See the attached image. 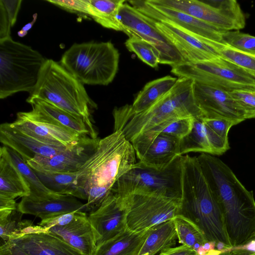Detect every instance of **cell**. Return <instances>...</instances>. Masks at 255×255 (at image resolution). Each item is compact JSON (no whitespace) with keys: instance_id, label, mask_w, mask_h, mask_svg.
<instances>
[{"instance_id":"obj_1","label":"cell","mask_w":255,"mask_h":255,"mask_svg":"<svg viewBox=\"0 0 255 255\" xmlns=\"http://www.w3.org/2000/svg\"><path fill=\"white\" fill-rule=\"evenodd\" d=\"M197 159L222 211L232 248L245 244L255 232L253 192L247 190L220 159L205 153Z\"/></svg>"},{"instance_id":"obj_2","label":"cell","mask_w":255,"mask_h":255,"mask_svg":"<svg viewBox=\"0 0 255 255\" xmlns=\"http://www.w3.org/2000/svg\"><path fill=\"white\" fill-rule=\"evenodd\" d=\"M180 213L195 223L208 242L232 245L220 207L203 173L197 157L182 155Z\"/></svg>"},{"instance_id":"obj_3","label":"cell","mask_w":255,"mask_h":255,"mask_svg":"<svg viewBox=\"0 0 255 255\" xmlns=\"http://www.w3.org/2000/svg\"><path fill=\"white\" fill-rule=\"evenodd\" d=\"M136 156L132 143L121 129L100 139L94 152L77 172L83 199L87 200L85 191L91 186L112 190L117 181L134 166Z\"/></svg>"},{"instance_id":"obj_4","label":"cell","mask_w":255,"mask_h":255,"mask_svg":"<svg viewBox=\"0 0 255 255\" xmlns=\"http://www.w3.org/2000/svg\"><path fill=\"white\" fill-rule=\"evenodd\" d=\"M28 98L49 102L83 119L96 132L91 114L97 109V105L89 97L84 84L59 62L46 59L36 85Z\"/></svg>"},{"instance_id":"obj_5","label":"cell","mask_w":255,"mask_h":255,"mask_svg":"<svg viewBox=\"0 0 255 255\" xmlns=\"http://www.w3.org/2000/svg\"><path fill=\"white\" fill-rule=\"evenodd\" d=\"M120 53L110 41L74 43L61 56L59 63L82 83L107 86L119 69Z\"/></svg>"},{"instance_id":"obj_6","label":"cell","mask_w":255,"mask_h":255,"mask_svg":"<svg viewBox=\"0 0 255 255\" xmlns=\"http://www.w3.org/2000/svg\"><path fill=\"white\" fill-rule=\"evenodd\" d=\"M194 81L178 78L172 89L144 111L133 115L121 130L131 142L138 135L169 120L191 117L203 119L193 93Z\"/></svg>"},{"instance_id":"obj_7","label":"cell","mask_w":255,"mask_h":255,"mask_svg":"<svg viewBox=\"0 0 255 255\" xmlns=\"http://www.w3.org/2000/svg\"><path fill=\"white\" fill-rule=\"evenodd\" d=\"M46 60L38 51L11 37L0 39V99L21 92L30 94Z\"/></svg>"},{"instance_id":"obj_8","label":"cell","mask_w":255,"mask_h":255,"mask_svg":"<svg viewBox=\"0 0 255 255\" xmlns=\"http://www.w3.org/2000/svg\"><path fill=\"white\" fill-rule=\"evenodd\" d=\"M182 184V155H180L162 169L137 162L117 181L112 191L119 196L141 192L181 200Z\"/></svg>"},{"instance_id":"obj_9","label":"cell","mask_w":255,"mask_h":255,"mask_svg":"<svg viewBox=\"0 0 255 255\" xmlns=\"http://www.w3.org/2000/svg\"><path fill=\"white\" fill-rule=\"evenodd\" d=\"M171 72L178 78L230 92L255 89V80L243 70L220 57L197 62H181L171 66Z\"/></svg>"},{"instance_id":"obj_10","label":"cell","mask_w":255,"mask_h":255,"mask_svg":"<svg viewBox=\"0 0 255 255\" xmlns=\"http://www.w3.org/2000/svg\"><path fill=\"white\" fill-rule=\"evenodd\" d=\"M121 197H124L128 208L127 229L132 231L149 229L180 213V200L141 192Z\"/></svg>"},{"instance_id":"obj_11","label":"cell","mask_w":255,"mask_h":255,"mask_svg":"<svg viewBox=\"0 0 255 255\" xmlns=\"http://www.w3.org/2000/svg\"><path fill=\"white\" fill-rule=\"evenodd\" d=\"M165 5L223 31L240 30L246 24L245 14L236 0H167Z\"/></svg>"},{"instance_id":"obj_12","label":"cell","mask_w":255,"mask_h":255,"mask_svg":"<svg viewBox=\"0 0 255 255\" xmlns=\"http://www.w3.org/2000/svg\"><path fill=\"white\" fill-rule=\"evenodd\" d=\"M118 18L122 32L129 37L135 36L146 41L158 50L160 64L171 67L183 62L177 50L156 27V21L152 18L127 3L121 7Z\"/></svg>"},{"instance_id":"obj_13","label":"cell","mask_w":255,"mask_h":255,"mask_svg":"<svg viewBox=\"0 0 255 255\" xmlns=\"http://www.w3.org/2000/svg\"><path fill=\"white\" fill-rule=\"evenodd\" d=\"M100 139L83 136L77 142L53 156H37L26 163L38 172H78L94 152Z\"/></svg>"},{"instance_id":"obj_14","label":"cell","mask_w":255,"mask_h":255,"mask_svg":"<svg viewBox=\"0 0 255 255\" xmlns=\"http://www.w3.org/2000/svg\"><path fill=\"white\" fill-rule=\"evenodd\" d=\"M12 126L35 139L51 145L70 146L83 136L32 111L20 112Z\"/></svg>"},{"instance_id":"obj_15","label":"cell","mask_w":255,"mask_h":255,"mask_svg":"<svg viewBox=\"0 0 255 255\" xmlns=\"http://www.w3.org/2000/svg\"><path fill=\"white\" fill-rule=\"evenodd\" d=\"M128 208L124 197L112 191L102 203L88 215L96 234L97 247L127 229Z\"/></svg>"},{"instance_id":"obj_16","label":"cell","mask_w":255,"mask_h":255,"mask_svg":"<svg viewBox=\"0 0 255 255\" xmlns=\"http://www.w3.org/2000/svg\"><path fill=\"white\" fill-rule=\"evenodd\" d=\"M193 93L203 119H226L237 125L246 120L229 92L194 81Z\"/></svg>"},{"instance_id":"obj_17","label":"cell","mask_w":255,"mask_h":255,"mask_svg":"<svg viewBox=\"0 0 255 255\" xmlns=\"http://www.w3.org/2000/svg\"><path fill=\"white\" fill-rule=\"evenodd\" d=\"M155 26L177 50L182 62H197L220 57L212 40L165 21H156Z\"/></svg>"},{"instance_id":"obj_18","label":"cell","mask_w":255,"mask_h":255,"mask_svg":"<svg viewBox=\"0 0 255 255\" xmlns=\"http://www.w3.org/2000/svg\"><path fill=\"white\" fill-rule=\"evenodd\" d=\"M133 7L156 21H165L207 39L221 42V30L186 13L145 0H128Z\"/></svg>"},{"instance_id":"obj_19","label":"cell","mask_w":255,"mask_h":255,"mask_svg":"<svg viewBox=\"0 0 255 255\" xmlns=\"http://www.w3.org/2000/svg\"><path fill=\"white\" fill-rule=\"evenodd\" d=\"M0 141L19 154L26 162L37 156H53L69 147L41 142L18 130L11 123L0 125Z\"/></svg>"},{"instance_id":"obj_20","label":"cell","mask_w":255,"mask_h":255,"mask_svg":"<svg viewBox=\"0 0 255 255\" xmlns=\"http://www.w3.org/2000/svg\"><path fill=\"white\" fill-rule=\"evenodd\" d=\"M47 230V233L61 239L84 255H95L97 248L96 236L84 211H79L65 225L55 226Z\"/></svg>"},{"instance_id":"obj_21","label":"cell","mask_w":255,"mask_h":255,"mask_svg":"<svg viewBox=\"0 0 255 255\" xmlns=\"http://www.w3.org/2000/svg\"><path fill=\"white\" fill-rule=\"evenodd\" d=\"M180 140L169 135L159 134L134 149L139 161L148 167L162 169L181 155Z\"/></svg>"},{"instance_id":"obj_22","label":"cell","mask_w":255,"mask_h":255,"mask_svg":"<svg viewBox=\"0 0 255 255\" xmlns=\"http://www.w3.org/2000/svg\"><path fill=\"white\" fill-rule=\"evenodd\" d=\"M18 209L23 214L33 215L42 220L75 211H84L86 205L74 196L61 194L40 201L23 197L18 203Z\"/></svg>"},{"instance_id":"obj_23","label":"cell","mask_w":255,"mask_h":255,"mask_svg":"<svg viewBox=\"0 0 255 255\" xmlns=\"http://www.w3.org/2000/svg\"><path fill=\"white\" fill-rule=\"evenodd\" d=\"M11 240L29 255H84L61 239L47 232L25 234Z\"/></svg>"},{"instance_id":"obj_24","label":"cell","mask_w":255,"mask_h":255,"mask_svg":"<svg viewBox=\"0 0 255 255\" xmlns=\"http://www.w3.org/2000/svg\"><path fill=\"white\" fill-rule=\"evenodd\" d=\"M26 102L31 105V111L33 112L43 116L76 132L81 136L98 137L97 133L92 131L83 119L76 117L44 100L28 97Z\"/></svg>"},{"instance_id":"obj_25","label":"cell","mask_w":255,"mask_h":255,"mask_svg":"<svg viewBox=\"0 0 255 255\" xmlns=\"http://www.w3.org/2000/svg\"><path fill=\"white\" fill-rule=\"evenodd\" d=\"M28 185L12 162L5 146L0 148V198L15 199L27 197Z\"/></svg>"},{"instance_id":"obj_26","label":"cell","mask_w":255,"mask_h":255,"mask_svg":"<svg viewBox=\"0 0 255 255\" xmlns=\"http://www.w3.org/2000/svg\"><path fill=\"white\" fill-rule=\"evenodd\" d=\"M150 230L134 232L127 229L97 247L95 255H137Z\"/></svg>"},{"instance_id":"obj_27","label":"cell","mask_w":255,"mask_h":255,"mask_svg":"<svg viewBox=\"0 0 255 255\" xmlns=\"http://www.w3.org/2000/svg\"><path fill=\"white\" fill-rule=\"evenodd\" d=\"M22 215L18 207L0 209V244L23 235L46 232L45 228L34 225L31 221L22 220Z\"/></svg>"},{"instance_id":"obj_28","label":"cell","mask_w":255,"mask_h":255,"mask_svg":"<svg viewBox=\"0 0 255 255\" xmlns=\"http://www.w3.org/2000/svg\"><path fill=\"white\" fill-rule=\"evenodd\" d=\"M125 0H86V14L103 27L122 31L118 18Z\"/></svg>"},{"instance_id":"obj_29","label":"cell","mask_w":255,"mask_h":255,"mask_svg":"<svg viewBox=\"0 0 255 255\" xmlns=\"http://www.w3.org/2000/svg\"><path fill=\"white\" fill-rule=\"evenodd\" d=\"M178 241L173 219L150 228L149 233L137 255H156L174 247Z\"/></svg>"},{"instance_id":"obj_30","label":"cell","mask_w":255,"mask_h":255,"mask_svg":"<svg viewBox=\"0 0 255 255\" xmlns=\"http://www.w3.org/2000/svg\"><path fill=\"white\" fill-rule=\"evenodd\" d=\"M193 117H184L169 120L138 135L131 143L133 148L140 145L159 134H165L181 140L191 131Z\"/></svg>"},{"instance_id":"obj_31","label":"cell","mask_w":255,"mask_h":255,"mask_svg":"<svg viewBox=\"0 0 255 255\" xmlns=\"http://www.w3.org/2000/svg\"><path fill=\"white\" fill-rule=\"evenodd\" d=\"M10 157L28 185L30 194L27 197L32 201H40L57 197L61 194L48 188L41 181L35 171L17 152L6 147Z\"/></svg>"},{"instance_id":"obj_32","label":"cell","mask_w":255,"mask_h":255,"mask_svg":"<svg viewBox=\"0 0 255 255\" xmlns=\"http://www.w3.org/2000/svg\"><path fill=\"white\" fill-rule=\"evenodd\" d=\"M42 182L51 190L63 195H69L83 200L77 181V173H42L36 172Z\"/></svg>"},{"instance_id":"obj_33","label":"cell","mask_w":255,"mask_h":255,"mask_svg":"<svg viewBox=\"0 0 255 255\" xmlns=\"http://www.w3.org/2000/svg\"><path fill=\"white\" fill-rule=\"evenodd\" d=\"M213 151V155H220L230 149L228 133L237 124L226 119H203Z\"/></svg>"},{"instance_id":"obj_34","label":"cell","mask_w":255,"mask_h":255,"mask_svg":"<svg viewBox=\"0 0 255 255\" xmlns=\"http://www.w3.org/2000/svg\"><path fill=\"white\" fill-rule=\"evenodd\" d=\"M180 155L191 152L208 153L213 155V151L203 119L194 118L190 133L180 140Z\"/></svg>"},{"instance_id":"obj_35","label":"cell","mask_w":255,"mask_h":255,"mask_svg":"<svg viewBox=\"0 0 255 255\" xmlns=\"http://www.w3.org/2000/svg\"><path fill=\"white\" fill-rule=\"evenodd\" d=\"M173 220L178 241L181 245L187 246L196 252L201 246L208 242L202 230L189 218L179 214Z\"/></svg>"},{"instance_id":"obj_36","label":"cell","mask_w":255,"mask_h":255,"mask_svg":"<svg viewBox=\"0 0 255 255\" xmlns=\"http://www.w3.org/2000/svg\"><path fill=\"white\" fill-rule=\"evenodd\" d=\"M212 44L221 57L237 66L255 80V54L242 51L213 40Z\"/></svg>"},{"instance_id":"obj_37","label":"cell","mask_w":255,"mask_h":255,"mask_svg":"<svg viewBox=\"0 0 255 255\" xmlns=\"http://www.w3.org/2000/svg\"><path fill=\"white\" fill-rule=\"evenodd\" d=\"M125 44L129 51L135 53L144 63L153 68L158 67L160 56L152 45L135 36L129 37Z\"/></svg>"},{"instance_id":"obj_38","label":"cell","mask_w":255,"mask_h":255,"mask_svg":"<svg viewBox=\"0 0 255 255\" xmlns=\"http://www.w3.org/2000/svg\"><path fill=\"white\" fill-rule=\"evenodd\" d=\"M22 1L0 0V39L11 37V28L16 21Z\"/></svg>"},{"instance_id":"obj_39","label":"cell","mask_w":255,"mask_h":255,"mask_svg":"<svg viewBox=\"0 0 255 255\" xmlns=\"http://www.w3.org/2000/svg\"><path fill=\"white\" fill-rule=\"evenodd\" d=\"M221 43L239 50L255 54V36L240 30L225 31L221 35Z\"/></svg>"},{"instance_id":"obj_40","label":"cell","mask_w":255,"mask_h":255,"mask_svg":"<svg viewBox=\"0 0 255 255\" xmlns=\"http://www.w3.org/2000/svg\"><path fill=\"white\" fill-rule=\"evenodd\" d=\"M229 93L243 111L246 119H255V89H238Z\"/></svg>"},{"instance_id":"obj_41","label":"cell","mask_w":255,"mask_h":255,"mask_svg":"<svg viewBox=\"0 0 255 255\" xmlns=\"http://www.w3.org/2000/svg\"><path fill=\"white\" fill-rule=\"evenodd\" d=\"M46 1L69 12L86 15V0H47Z\"/></svg>"},{"instance_id":"obj_42","label":"cell","mask_w":255,"mask_h":255,"mask_svg":"<svg viewBox=\"0 0 255 255\" xmlns=\"http://www.w3.org/2000/svg\"><path fill=\"white\" fill-rule=\"evenodd\" d=\"M222 255H253L255 254V232L244 245L221 251Z\"/></svg>"},{"instance_id":"obj_43","label":"cell","mask_w":255,"mask_h":255,"mask_svg":"<svg viewBox=\"0 0 255 255\" xmlns=\"http://www.w3.org/2000/svg\"><path fill=\"white\" fill-rule=\"evenodd\" d=\"M79 211L62 214L61 215L41 220L38 225L48 229L55 226H63L70 222L77 215Z\"/></svg>"},{"instance_id":"obj_44","label":"cell","mask_w":255,"mask_h":255,"mask_svg":"<svg viewBox=\"0 0 255 255\" xmlns=\"http://www.w3.org/2000/svg\"><path fill=\"white\" fill-rule=\"evenodd\" d=\"M0 255H29L21 248L10 240L0 244Z\"/></svg>"},{"instance_id":"obj_45","label":"cell","mask_w":255,"mask_h":255,"mask_svg":"<svg viewBox=\"0 0 255 255\" xmlns=\"http://www.w3.org/2000/svg\"><path fill=\"white\" fill-rule=\"evenodd\" d=\"M158 255H197V253L192 249L181 245L165 249Z\"/></svg>"},{"instance_id":"obj_46","label":"cell","mask_w":255,"mask_h":255,"mask_svg":"<svg viewBox=\"0 0 255 255\" xmlns=\"http://www.w3.org/2000/svg\"><path fill=\"white\" fill-rule=\"evenodd\" d=\"M36 19L37 14L35 13L33 15V20L32 21L26 24L18 32V36L21 37L25 36L27 34L28 31L32 27L33 25L36 21Z\"/></svg>"},{"instance_id":"obj_47","label":"cell","mask_w":255,"mask_h":255,"mask_svg":"<svg viewBox=\"0 0 255 255\" xmlns=\"http://www.w3.org/2000/svg\"><path fill=\"white\" fill-rule=\"evenodd\" d=\"M255 255V254H254V255Z\"/></svg>"},{"instance_id":"obj_48","label":"cell","mask_w":255,"mask_h":255,"mask_svg":"<svg viewBox=\"0 0 255 255\" xmlns=\"http://www.w3.org/2000/svg\"><path fill=\"white\" fill-rule=\"evenodd\" d=\"M220 255H222L221 254Z\"/></svg>"}]
</instances>
